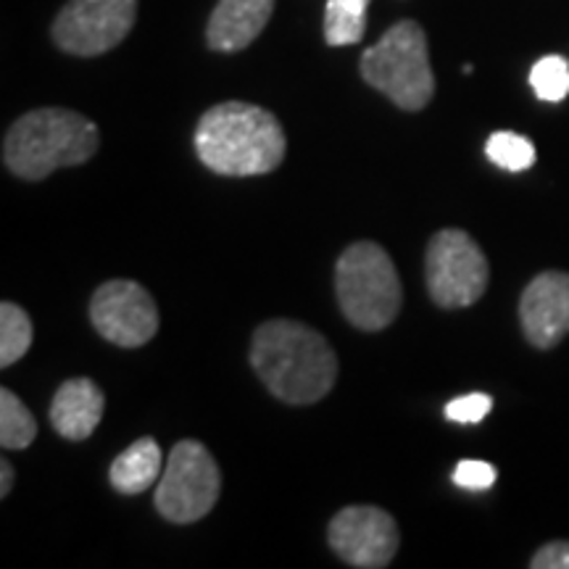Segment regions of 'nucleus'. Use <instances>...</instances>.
<instances>
[{
  "label": "nucleus",
  "mask_w": 569,
  "mask_h": 569,
  "mask_svg": "<svg viewBox=\"0 0 569 569\" xmlns=\"http://www.w3.org/2000/svg\"><path fill=\"white\" fill-rule=\"evenodd\" d=\"M251 367L272 396L293 407L317 403L338 380V356L315 327L272 319L253 332Z\"/></svg>",
  "instance_id": "1"
},
{
  "label": "nucleus",
  "mask_w": 569,
  "mask_h": 569,
  "mask_svg": "<svg viewBox=\"0 0 569 569\" xmlns=\"http://www.w3.org/2000/svg\"><path fill=\"white\" fill-rule=\"evenodd\" d=\"M196 151L211 172L256 177L280 167L288 138L272 111L253 103L227 101L201 117L196 127Z\"/></svg>",
  "instance_id": "2"
},
{
  "label": "nucleus",
  "mask_w": 569,
  "mask_h": 569,
  "mask_svg": "<svg viewBox=\"0 0 569 569\" xmlns=\"http://www.w3.org/2000/svg\"><path fill=\"white\" fill-rule=\"evenodd\" d=\"M101 146L96 122L69 109H34L6 132L3 163L21 180L40 182L56 169L80 167Z\"/></svg>",
  "instance_id": "3"
},
{
  "label": "nucleus",
  "mask_w": 569,
  "mask_h": 569,
  "mask_svg": "<svg viewBox=\"0 0 569 569\" xmlns=\"http://www.w3.org/2000/svg\"><path fill=\"white\" fill-rule=\"evenodd\" d=\"M336 293L343 317L367 332L390 327L403 303L401 277L396 272L393 259L372 240H361L340 253Z\"/></svg>",
  "instance_id": "4"
},
{
  "label": "nucleus",
  "mask_w": 569,
  "mask_h": 569,
  "mask_svg": "<svg viewBox=\"0 0 569 569\" xmlns=\"http://www.w3.org/2000/svg\"><path fill=\"white\" fill-rule=\"evenodd\" d=\"M361 77L398 109L422 111L436 96V74L427 53V34L417 21L403 19L361 56Z\"/></svg>",
  "instance_id": "5"
},
{
  "label": "nucleus",
  "mask_w": 569,
  "mask_h": 569,
  "mask_svg": "<svg viewBox=\"0 0 569 569\" xmlns=\"http://www.w3.org/2000/svg\"><path fill=\"white\" fill-rule=\"evenodd\" d=\"M222 493V472L198 440H180L169 453L159 488H156V509L174 525H190L203 519Z\"/></svg>",
  "instance_id": "6"
},
{
  "label": "nucleus",
  "mask_w": 569,
  "mask_h": 569,
  "mask_svg": "<svg viewBox=\"0 0 569 569\" xmlns=\"http://www.w3.org/2000/svg\"><path fill=\"white\" fill-rule=\"evenodd\" d=\"M427 293L440 309H467L488 290L490 267L465 230H440L427 246Z\"/></svg>",
  "instance_id": "7"
},
{
  "label": "nucleus",
  "mask_w": 569,
  "mask_h": 569,
  "mask_svg": "<svg viewBox=\"0 0 569 569\" xmlns=\"http://www.w3.org/2000/svg\"><path fill=\"white\" fill-rule=\"evenodd\" d=\"M138 19V0H69L53 21V40L63 53L90 56L109 53Z\"/></svg>",
  "instance_id": "8"
},
{
  "label": "nucleus",
  "mask_w": 569,
  "mask_h": 569,
  "mask_svg": "<svg viewBox=\"0 0 569 569\" xmlns=\"http://www.w3.org/2000/svg\"><path fill=\"white\" fill-rule=\"evenodd\" d=\"M98 336L119 348H140L159 332V309L146 288L132 280H109L90 301Z\"/></svg>",
  "instance_id": "9"
},
{
  "label": "nucleus",
  "mask_w": 569,
  "mask_h": 569,
  "mask_svg": "<svg viewBox=\"0 0 569 569\" xmlns=\"http://www.w3.org/2000/svg\"><path fill=\"white\" fill-rule=\"evenodd\" d=\"M330 549L348 567L382 569L393 561L401 536L396 519L377 507H346L327 528Z\"/></svg>",
  "instance_id": "10"
},
{
  "label": "nucleus",
  "mask_w": 569,
  "mask_h": 569,
  "mask_svg": "<svg viewBox=\"0 0 569 569\" xmlns=\"http://www.w3.org/2000/svg\"><path fill=\"white\" fill-rule=\"evenodd\" d=\"M519 322L530 346L549 351L569 336V274L543 272L519 298Z\"/></svg>",
  "instance_id": "11"
},
{
  "label": "nucleus",
  "mask_w": 569,
  "mask_h": 569,
  "mask_svg": "<svg viewBox=\"0 0 569 569\" xmlns=\"http://www.w3.org/2000/svg\"><path fill=\"white\" fill-rule=\"evenodd\" d=\"M272 11L274 0H219L206 27V42L219 53L243 51L264 32Z\"/></svg>",
  "instance_id": "12"
},
{
  "label": "nucleus",
  "mask_w": 569,
  "mask_h": 569,
  "mask_svg": "<svg viewBox=\"0 0 569 569\" xmlns=\"http://www.w3.org/2000/svg\"><path fill=\"white\" fill-rule=\"evenodd\" d=\"M106 396L88 377H74L56 390L51 403V425L61 438L84 440L101 425Z\"/></svg>",
  "instance_id": "13"
},
{
  "label": "nucleus",
  "mask_w": 569,
  "mask_h": 569,
  "mask_svg": "<svg viewBox=\"0 0 569 569\" xmlns=\"http://www.w3.org/2000/svg\"><path fill=\"white\" fill-rule=\"evenodd\" d=\"M161 465V448L153 438L134 440L130 448H124V451L111 461V488L122 496H140L142 490L156 486V480H159V475L163 472Z\"/></svg>",
  "instance_id": "14"
},
{
  "label": "nucleus",
  "mask_w": 569,
  "mask_h": 569,
  "mask_svg": "<svg viewBox=\"0 0 569 569\" xmlns=\"http://www.w3.org/2000/svg\"><path fill=\"white\" fill-rule=\"evenodd\" d=\"M372 0H327L325 6V40L327 46H356L365 38L367 11Z\"/></svg>",
  "instance_id": "15"
},
{
  "label": "nucleus",
  "mask_w": 569,
  "mask_h": 569,
  "mask_svg": "<svg viewBox=\"0 0 569 569\" xmlns=\"http://www.w3.org/2000/svg\"><path fill=\"white\" fill-rule=\"evenodd\" d=\"M34 338L32 319L24 309L11 301L0 303V367L9 369L11 365L30 351Z\"/></svg>",
  "instance_id": "16"
},
{
  "label": "nucleus",
  "mask_w": 569,
  "mask_h": 569,
  "mask_svg": "<svg viewBox=\"0 0 569 569\" xmlns=\"http://www.w3.org/2000/svg\"><path fill=\"white\" fill-rule=\"evenodd\" d=\"M34 438H38V422L32 411L9 388L0 390V446L6 451H21L32 446Z\"/></svg>",
  "instance_id": "17"
},
{
  "label": "nucleus",
  "mask_w": 569,
  "mask_h": 569,
  "mask_svg": "<svg viewBox=\"0 0 569 569\" xmlns=\"http://www.w3.org/2000/svg\"><path fill=\"white\" fill-rule=\"evenodd\" d=\"M486 156L507 172H525L536 163V146L517 132H493L486 142Z\"/></svg>",
  "instance_id": "18"
},
{
  "label": "nucleus",
  "mask_w": 569,
  "mask_h": 569,
  "mask_svg": "<svg viewBox=\"0 0 569 569\" xmlns=\"http://www.w3.org/2000/svg\"><path fill=\"white\" fill-rule=\"evenodd\" d=\"M530 84L540 101H565L569 96V61L561 59V56H546L532 67Z\"/></svg>",
  "instance_id": "19"
},
{
  "label": "nucleus",
  "mask_w": 569,
  "mask_h": 569,
  "mask_svg": "<svg viewBox=\"0 0 569 569\" xmlns=\"http://www.w3.org/2000/svg\"><path fill=\"white\" fill-rule=\"evenodd\" d=\"M490 409H493V398L486 393H469L448 403L446 417L459 425H478L488 417Z\"/></svg>",
  "instance_id": "20"
},
{
  "label": "nucleus",
  "mask_w": 569,
  "mask_h": 569,
  "mask_svg": "<svg viewBox=\"0 0 569 569\" xmlns=\"http://www.w3.org/2000/svg\"><path fill=\"white\" fill-rule=\"evenodd\" d=\"M496 478H498L496 467L478 459L459 461L457 469H453V482L465 490H488L493 488Z\"/></svg>",
  "instance_id": "21"
},
{
  "label": "nucleus",
  "mask_w": 569,
  "mask_h": 569,
  "mask_svg": "<svg viewBox=\"0 0 569 569\" xmlns=\"http://www.w3.org/2000/svg\"><path fill=\"white\" fill-rule=\"evenodd\" d=\"M532 569H569V540H553L536 551L530 559Z\"/></svg>",
  "instance_id": "22"
},
{
  "label": "nucleus",
  "mask_w": 569,
  "mask_h": 569,
  "mask_svg": "<svg viewBox=\"0 0 569 569\" xmlns=\"http://www.w3.org/2000/svg\"><path fill=\"white\" fill-rule=\"evenodd\" d=\"M13 486V467L9 465V459L0 461V496H9Z\"/></svg>",
  "instance_id": "23"
}]
</instances>
